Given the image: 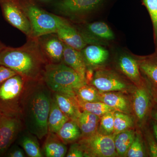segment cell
<instances>
[{"label":"cell","instance_id":"f546056e","mask_svg":"<svg viewBox=\"0 0 157 157\" xmlns=\"http://www.w3.org/2000/svg\"><path fill=\"white\" fill-rule=\"evenodd\" d=\"M146 155V148L142 135L140 132H136L135 139L128 150L126 157H143Z\"/></svg>","mask_w":157,"mask_h":157},{"label":"cell","instance_id":"3957f363","mask_svg":"<svg viewBox=\"0 0 157 157\" xmlns=\"http://www.w3.org/2000/svg\"><path fill=\"white\" fill-rule=\"evenodd\" d=\"M43 80L55 93L76 98V91L86 84L75 70L62 63H48L45 66Z\"/></svg>","mask_w":157,"mask_h":157},{"label":"cell","instance_id":"ba28073f","mask_svg":"<svg viewBox=\"0 0 157 157\" xmlns=\"http://www.w3.org/2000/svg\"><path fill=\"white\" fill-rule=\"evenodd\" d=\"M0 6L5 19L28 38H32V26L21 0H0Z\"/></svg>","mask_w":157,"mask_h":157},{"label":"cell","instance_id":"30bf717a","mask_svg":"<svg viewBox=\"0 0 157 157\" xmlns=\"http://www.w3.org/2000/svg\"><path fill=\"white\" fill-rule=\"evenodd\" d=\"M104 0H60L57 4L60 12L72 19L84 17L99 8Z\"/></svg>","mask_w":157,"mask_h":157},{"label":"cell","instance_id":"d590c367","mask_svg":"<svg viewBox=\"0 0 157 157\" xmlns=\"http://www.w3.org/2000/svg\"><path fill=\"white\" fill-rule=\"evenodd\" d=\"M8 156L10 157H25V154L23 150L19 148L18 147L12 149L8 154Z\"/></svg>","mask_w":157,"mask_h":157},{"label":"cell","instance_id":"7402d4cb","mask_svg":"<svg viewBox=\"0 0 157 157\" xmlns=\"http://www.w3.org/2000/svg\"><path fill=\"white\" fill-rule=\"evenodd\" d=\"M91 36L108 42L115 39V36L107 24L102 21H97L88 24L85 28L81 29Z\"/></svg>","mask_w":157,"mask_h":157},{"label":"cell","instance_id":"8992f818","mask_svg":"<svg viewBox=\"0 0 157 157\" xmlns=\"http://www.w3.org/2000/svg\"><path fill=\"white\" fill-rule=\"evenodd\" d=\"M90 85L101 92H126L135 86L114 70L101 67L94 72Z\"/></svg>","mask_w":157,"mask_h":157},{"label":"cell","instance_id":"7a4b0ae2","mask_svg":"<svg viewBox=\"0 0 157 157\" xmlns=\"http://www.w3.org/2000/svg\"><path fill=\"white\" fill-rule=\"evenodd\" d=\"M47 60L38 38H28L22 46L17 48L6 46L0 52V65L14 70L27 81L43 78Z\"/></svg>","mask_w":157,"mask_h":157},{"label":"cell","instance_id":"cb8c5ba5","mask_svg":"<svg viewBox=\"0 0 157 157\" xmlns=\"http://www.w3.org/2000/svg\"><path fill=\"white\" fill-rule=\"evenodd\" d=\"M56 135L66 144L79 140L81 132L76 121L70 120L63 125Z\"/></svg>","mask_w":157,"mask_h":157},{"label":"cell","instance_id":"83f0119b","mask_svg":"<svg viewBox=\"0 0 157 157\" xmlns=\"http://www.w3.org/2000/svg\"><path fill=\"white\" fill-rule=\"evenodd\" d=\"M76 99L80 109L88 111L101 117L107 113L116 111L112 107L101 101L88 102L81 101L77 98Z\"/></svg>","mask_w":157,"mask_h":157},{"label":"cell","instance_id":"2e32d148","mask_svg":"<svg viewBox=\"0 0 157 157\" xmlns=\"http://www.w3.org/2000/svg\"><path fill=\"white\" fill-rule=\"evenodd\" d=\"M121 92H100V101L112 107L116 111L130 114L132 104L128 97Z\"/></svg>","mask_w":157,"mask_h":157},{"label":"cell","instance_id":"f1b7e54d","mask_svg":"<svg viewBox=\"0 0 157 157\" xmlns=\"http://www.w3.org/2000/svg\"><path fill=\"white\" fill-rule=\"evenodd\" d=\"M77 99L85 102H93L100 101V91L92 85L85 84L76 91Z\"/></svg>","mask_w":157,"mask_h":157},{"label":"cell","instance_id":"277c9868","mask_svg":"<svg viewBox=\"0 0 157 157\" xmlns=\"http://www.w3.org/2000/svg\"><path fill=\"white\" fill-rule=\"evenodd\" d=\"M21 2L32 26V38L56 33L59 27L67 20L45 11L36 4L33 0H21Z\"/></svg>","mask_w":157,"mask_h":157},{"label":"cell","instance_id":"484cf974","mask_svg":"<svg viewBox=\"0 0 157 157\" xmlns=\"http://www.w3.org/2000/svg\"><path fill=\"white\" fill-rule=\"evenodd\" d=\"M33 135H24L21 137L19 144L28 156L42 157L43 155L36 137Z\"/></svg>","mask_w":157,"mask_h":157},{"label":"cell","instance_id":"1f68e13d","mask_svg":"<svg viewBox=\"0 0 157 157\" xmlns=\"http://www.w3.org/2000/svg\"><path fill=\"white\" fill-rule=\"evenodd\" d=\"M151 19L153 28L154 40L155 50H157V0H142Z\"/></svg>","mask_w":157,"mask_h":157},{"label":"cell","instance_id":"8d00e7d4","mask_svg":"<svg viewBox=\"0 0 157 157\" xmlns=\"http://www.w3.org/2000/svg\"><path fill=\"white\" fill-rule=\"evenodd\" d=\"M150 88L151 93L153 100L157 104V87L151 86Z\"/></svg>","mask_w":157,"mask_h":157},{"label":"cell","instance_id":"ffe728a7","mask_svg":"<svg viewBox=\"0 0 157 157\" xmlns=\"http://www.w3.org/2000/svg\"><path fill=\"white\" fill-rule=\"evenodd\" d=\"M101 117L83 110L76 121L81 132L80 138L91 136L98 132Z\"/></svg>","mask_w":157,"mask_h":157},{"label":"cell","instance_id":"d6986e66","mask_svg":"<svg viewBox=\"0 0 157 157\" xmlns=\"http://www.w3.org/2000/svg\"><path fill=\"white\" fill-rule=\"evenodd\" d=\"M61 110L70 120L76 121L82 111L76 98L55 93L53 96Z\"/></svg>","mask_w":157,"mask_h":157},{"label":"cell","instance_id":"ab89813d","mask_svg":"<svg viewBox=\"0 0 157 157\" xmlns=\"http://www.w3.org/2000/svg\"><path fill=\"white\" fill-rule=\"evenodd\" d=\"M6 47V45H4V44H3L2 42H1V41H0V52H1V51L2 50L3 48H5Z\"/></svg>","mask_w":157,"mask_h":157},{"label":"cell","instance_id":"ac0fdd59","mask_svg":"<svg viewBox=\"0 0 157 157\" xmlns=\"http://www.w3.org/2000/svg\"><path fill=\"white\" fill-rule=\"evenodd\" d=\"M24 79L17 74L4 82L0 87V98L8 101L17 98L22 91Z\"/></svg>","mask_w":157,"mask_h":157},{"label":"cell","instance_id":"52a82bcc","mask_svg":"<svg viewBox=\"0 0 157 157\" xmlns=\"http://www.w3.org/2000/svg\"><path fill=\"white\" fill-rule=\"evenodd\" d=\"M114 137L113 135H102L97 132L91 136L80 138L78 143L84 151V157H117Z\"/></svg>","mask_w":157,"mask_h":157},{"label":"cell","instance_id":"603a6c76","mask_svg":"<svg viewBox=\"0 0 157 157\" xmlns=\"http://www.w3.org/2000/svg\"><path fill=\"white\" fill-rule=\"evenodd\" d=\"M70 120L60 109L53 97L52 100L48 119V132L56 134L63 125Z\"/></svg>","mask_w":157,"mask_h":157},{"label":"cell","instance_id":"d4e9b609","mask_svg":"<svg viewBox=\"0 0 157 157\" xmlns=\"http://www.w3.org/2000/svg\"><path fill=\"white\" fill-rule=\"evenodd\" d=\"M135 133L133 129H130L114 136V145L118 156L126 157L127 151L135 139Z\"/></svg>","mask_w":157,"mask_h":157},{"label":"cell","instance_id":"e0dca14e","mask_svg":"<svg viewBox=\"0 0 157 157\" xmlns=\"http://www.w3.org/2000/svg\"><path fill=\"white\" fill-rule=\"evenodd\" d=\"M63 61L65 64L75 70L86 82V73L87 68L80 51L76 50L64 44Z\"/></svg>","mask_w":157,"mask_h":157},{"label":"cell","instance_id":"9a60e30c","mask_svg":"<svg viewBox=\"0 0 157 157\" xmlns=\"http://www.w3.org/2000/svg\"><path fill=\"white\" fill-rule=\"evenodd\" d=\"M134 56L137 59L140 72L149 84L157 87V50L149 55Z\"/></svg>","mask_w":157,"mask_h":157},{"label":"cell","instance_id":"4316f807","mask_svg":"<svg viewBox=\"0 0 157 157\" xmlns=\"http://www.w3.org/2000/svg\"><path fill=\"white\" fill-rule=\"evenodd\" d=\"M135 123V118L128 113L115 111L114 112V131L113 135L131 129Z\"/></svg>","mask_w":157,"mask_h":157},{"label":"cell","instance_id":"44dd1931","mask_svg":"<svg viewBox=\"0 0 157 157\" xmlns=\"http://www.w3.org/2000/svg\"><path fill=\"white\" fill-rule=\"evenodd\" d=\"M67 148L55 133L48 132L43 147L44 155L47 157H64Z\"/></svg>","mask_w":157,"mask_h":157},{"label":"cell","instance_id":"9c48e42d","mask_svg":"<svg viewBox=\"0 0 157 157\" xmlns=\"http://www.w3.org/2000/svg\"><path fill=\"white\" fill-rule=\"evenodd\" d=\"M133 91L132 111L137 124L142 128L151 114L153 100L147 82L140 86H135Z\"/></svg>","mask_w":157,"mask_h":157},{"label":"cell","instance_id":"8fae6325","mask_svg":"<svg viewBox=\"0 0 157 157\" xmlns=\"http://www.w3.org/2000/svg\"><path fill=\"white\" fill-rule=\"evenodd\" d=\"M118 70L135 86H140L147 82L141 75L137 59L133 54L123 52L119 55L117 59Z\"/></svg>","mask_w":157,"mask_h":157},{"label":"cell","instance_id":"836d02e7","mask_svg":"<svg viewBox=\"0 0 157 157\" xmlns=\"http://www.w3.org/2000/svg\"><path fill=\"white\" fill-rule=\"evenodd\" d=\"M66 156L67 157H84V151L79 143L73 144L70 147V149Z\"/></svg>","mask_w":157,"mask_h":157},{"label":"cell","instance_id":"4fadbf2b","mask_svg":"<svg viewBox=\"0 0 157 157\" xmlns=\"http://www.w3.org/2000/svg\"><path fill=\"white\" fill-rule=\"evenodd\" d=\"M56 34L64 44L76 50L80 51L87 45L78 29L67 20L59 27Z\"/></svg>","mask_w":157,"mask_h":157},{"label":"cell","instance_id":"6da1fadb","mask_svg":"<svg viewBox=\"0 0 157 157\" xmlns=\"http://www.w3.org/2000/svg\"><path fill=\"white\" fill-rule=\"evenodd\" d=\"M29 81L21 101V114L29 133L41 139L48 132V119L52 100L51 90L40 80Z\"/></svg>","mask_w":157,"mask_h":157},{"label":"cell","instance_id":"5bb4252c","mask_svg":"<svg viewBox=\"0 0 157 157\" xmlns=\"http://www.w3.org/2000/svg\"><path fill=\"white\" fill-rule=\"evenodd\" d=\"M80 52L86 68L93 70L101 67L109 58V51L102 45H87Z\"/></svg>","mask_w":157,"mask_h":157},{"label":"cell","instance_id":"e575fe53","mask_svg":"<svg viewBox=\"0 0 157 157\" xmlns=\"http://www.w3.org/2000/svg\"><path fill=\"white\" fill-rule=\"evenodd\" d=\"M17 74L15 71L10 68L5 66H0V83L4 82L9 78Z\"/></svg>","mask_w":157,"mask_h":157},{"label":"cell","instance_id":"7c38bea8","mask_svg":"<svg viewBox=\"0 0 157 157\" xmlns=\"http://www.w3.org/2000/svg\"><path fill=\"white\" fill-rule=\"evenodd\" d=\"M42 52L48 60L52 63H59L63 61L64 43L56 33L42 35L38 37Z\"/></svg>","mask_w":157,"mask_h":157},{"label":"cell","instance_id":"f35d334b","mask_svg":"<svg viewBox=\"0 0 157 157\" xmlns=\"http://www.w3.org/2000/svg\"><path fill=\"white\" fill-rule=\"evenodd\" d=\"M151 115L154 120L157 121V110H152Z\"/></svg>","mask_w":157,"mask_h":157},{"label":"cell","instance_id":"4dcf8cb0","mask_svg":"<svg viewBox=\"0 0 157 157\" xmlns=\"http://www.w3.org/2000/svg\"><path fill=\"white\" fill-rule=\"evenodd\" d=\"M114 112L107 113L101 117L98 132L101 135H113L114 131Z\"/></svg>","mask_w":157,"mask_h":157},{"label":"cell","instance_id":"74e56055","mask_svg":"<svg viewBox=\"0 0 157 157\" xmlns=\"http://www.w3.org/2000/svg\"><path fill=\"white\" fill-rule=\"evenodd\" d=\"M152 129L153 131V135L157 142V121H155L152 122Z\"/></svg>","mask_w":157,"mask_h":157},{"label":"cell","instance_id":"d6a6232c","mask_svg":"<svg viewBox=\"0 0 157 157\" xmlns=\"http://www.w3.org/2000/svg\"><path fill=\"white\" fill-rule=\"evenodd\" d=\"M145 137L147 144L149 155L151 157H157V142L153 135L146 131Z\"/></svg>","mask_w":157,"mask_h":157},{"label":"cell","instance_id":"5b68a950","mask_svg":"<svg viewBox=\"0 0 157 157\" xmlns=\"http://www.w3.org/2000/svg\"><path fill=\"white\" fill-rule=\"evenodd\" d=\"M21 113L17 107L0 106V154L9 148L21 128Z\"/></svg>","mask_w":157,"mask_h":157}]
</instances>
